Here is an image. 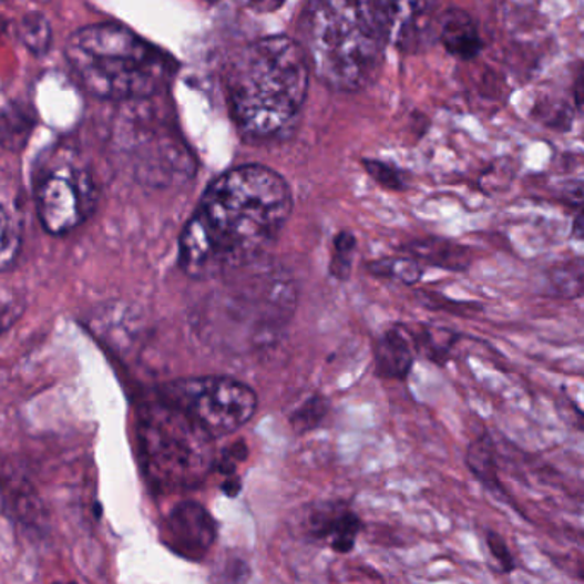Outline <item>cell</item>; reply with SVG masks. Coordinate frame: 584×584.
Listing matches in <instances>:
<instances>
[{
  "instance_id": "cell-11",
  "label": "cell",
  "mask_w": 584,
  "mask_h": 584,
  "mask_svg": "<svg viewBox=\"0 0 584 584\" xmlns=\"http://www.w3.org/2000/svg\"><path fill=\"white\" fill-rule=\"evenodd\" d=\"M439 40L449 55L460 61H473L483 49L475 21L461 9H449L439 21Z\"/></svg>"
},
{
  "instance_id": "cell-18",
  "label": "cell",
  "mask_w": 584,
  "mask_h": 584,
  "mask_svg": "<svg viewBox=\"0 0 584 584\" xmlns=\"http://www.w3.org/2000/svg\"><path fill=\"white\" fill-rule=\"evenodd\" d=\"M370 271L382 278L398 279V281L414 285L422 278V269L414 259H385L370 264Z\"/></svg>"
},
{
  "instance_id": "cell-7",
  "label": "cell",
  "mask_w": 584,
  "mask_h": 584,
  "mask_svg": "<svg viewBox=\"0 0 584 584\" xmlns=\"http://www.w3.org/2000/svg\"><path fill=\"white\" fill-rule=\"evenodd\" d=\"M96 204L93 181L84 170L55 166L40 178L37 212L47 232L64 235L86 222Z\"/></svg>"
},
{
  "instance_id": "cell-25",
  "label": "cell",
  "mask_w": 584,
  "mask_h": 584,
  "mask_svg": "<svg viewBox=\"0 0 584 584\" xmlns=\"http://www.w3.org/2000/svg\"><path fill=\"white\" fill-rule=\"evenodd\" d=\"M581 99H583V74L580 72L574 83V100H576L577 109H581Z\"/></svg>"
},
{
  "instance_id": "cell-22",
  "label": "cell",
  "mask_w": 584,
  "mask_h": 584,
  "mask_svg": "<svg viewBox=\"0 0 584 584\" xmlns=\"http://www.w3.org/2000/svg\"><path fill=\"white\" fill-rule=\"evenodd\" d=\"M552 287L562 291V297H577L583 288V266L580 260L555 268L551 275Z\"/></svg>"
},
{
  "instance_id": "cell-21",
  "label": "cell",
  "mask_w": 584,
  "mask_h": 584,
  "mask_svg": "<svg viewBox=\"0 0 584 584\" xmlns=\"http://www.w3.org/2000/svg\"><path fill=\"white\" fill-rule=\"evenodd\" d=\"M363 168L377 184L388 191H404L407 187V174L398 166L379 162V160H363Z\"/></svg>"
},
{
  "instance_id": "cell-10",
  "label": "cell",
  "mask_w": 584,
  "mask_h": 584,
  "mask_svg": "<svg viewBox=\"0 0 584 584\" xmlns=\"http://www.w3.org/2000/svg\"><path fill=\"white\" fill-rule=\"evenodd\" d=\"M414 345L407 329H389L373 347L377 376L382 379H404L414 362Z\"/></svg>"
},
{
  "instance_id": "cell-24",
  "label": "cell",
  "mask_w": 584,
  "mask_h": 584,
  "mask_svg": "<svg viewBox=\"0 0 584 584\" xmlns=\"http://www.w3.org/2000/svg\"><path fill=\"white\" fill-rule=\"evenodd\" d=\"M223 494L228 495V498H237L240 494L242 482L238 477H228L225 479V482L222 483Z\"/></svg>"
},
{
  "instance_id": "cell-12",
  "label": "cell",
  "mask_w": 584,
  "mask_h": 584,
  "mask_svg": "<svg viewBox=\"0 0 584 584\" xmlns=\"http://www.w3.org/2000/svg\"><path fill=\"white\" fill-rule=\"evenodd\" d=\"M407 250L417 259H423L426 263L436 264L439 268L451 269V271H464L471 263L470 250L464 245L452 244L442 238H423V240L411 242Z\"/></svg>"
},
{
  "instance_id": "cell-14",
  "label": "cell",
  "mask_w": 584,
  "mask_h": 584,
  "mask_svg": "<svg viewBox=\"0 0 584 584\" xmlns=\"http://www.w3.org/2000/svg\"><path fill=\"white\" fill-rule=\"evenodd\" d=\"M467 461L468 467L473 471V475H475L480 482L485 483L490 489H494V486L499 485L494 444H492L490 438L483 436V438L471 442L470 449H468Z\"/></svg>"
},
{
  "instance_id": "cell-23",
  "label": "cell",
  "mask_w": 584,
  "mask_h": 584,
  "mask_svg": "<svg viewBox=\"0 0 584 584\" xmlns=\"http://www.w3.org/2000/svg\"><path fill=\"white\" fill-rule=\"evenodd\" d=\"M486 546H489L490 555L498 562V567L501 573H513L516 567L513 554L509 551L508 543L498 533H486Z\"/></svg>"
},
{
  "instance_id": "cell-20",
  "label": "cell",
  "mask_w": 584,
  "mask_h": 584,
  "mask_svg": "<svg viewBox=\"0 0 584 584\" xmlns=\"http://www.w3.org/2000/svg\"><path fill=\"white\" fill-rule=\"evenodd\" d=\"M250 567L240 555L226 554L212 574L213 584H247Z\"/></svg>"
},
{
  "instance_id": "cell-2",
  "label": "cell",
  "mask_w": 584,
  "mask_h": 584,
  "mask_svg": "<svg viewBox=\"0 0 584 584\" xmlns=\"http://www.w3.org/2000/svg\"><path fill=\"white\" fill-rule=\"evenodd\" d=\"M310 69L297 40L266 37L242 47L225 69L226 102L247 143L294 136L309 94Z\"/></svg>"
},
{
  "instance_id": "cell-1",
  "label": "cell",
  "mask_w": 584,
  "mask_h": 584,
  "mask_svg": "<svg viewBox=\"0 0 584 584\" xmlns=\"http://www.w3.org/2000/svg\"><path fill=\"white\" fill-rule=\"evenodd\" d=\"M294 209L285 177L268 166H235L204 191L181 235L178 260L185 275L215 279L263 259Z\"/></svg>"
},
{
  "instance_id": "cell-16",
  "label": "cell",
  "mask_w": 584,
  "mask_h": 584,
  "mask_svg": "<svg viewBox=\"0 0 584 584\" xmlns=\"http://www.w3.org/2000/svg\"><path fill=\"white\" fill-rule=\"evenodd\" d=\"M355 249H357V238L351 232H339L336 235L335 249H332L331 264H329L332 278L339 281H347L350 278Z\"/></svg>"
},
{
  "instance_id": "cell-3",
  "label": "cell",
  "mask_w": 584,
  "mask_h": 584,
  "mask_svg": "<svg viewBox=\"0 0 584 584\" xmlns=\"http://www.w3.org/2000/svg\"><path fill=\"white\" fill-rule=\"evenodd\" d=\"M400 4L391 2H310L298 18V45L310 72L341 93L366 90L376 81Z\"/></svg>"
},
{
  "instance_id": "cell-9",
  "label": "cell",
  "mask_w": 584,
  "mask_h": 584,
  "mask_svg": "<svg viewBox=\"0 0 584 584\" xmlns=\"http://www.w3.org/2000/svg\"><path fill=\"white\" fill-rule=\"evenodd\" d=\"M310 532L322 540L336 554H350L355 549L362 521L351 509L331 504L314 513L310 518Z\"/></svg>"
},
{
  "instance_id": "cell-15",
  "label": "cell",
  "mask_w": 584,
  "mask_h": 584,
  "mask_svg": "<svg viewBox=\"0 0 584 584\" xmlns=\"http://www.w3.org/2000/svg\"><path fill=\"white\" fill-rule=\"evenodd\" d=\"M21 250V235H19L16 219L8 207L0 203V271H8L18 260Z\"/></svg>"
},
{
  "instance_id": "cell-13",
  "label": "cell",
  "mask_w": 584,
  "mask_h": 584,
  "mask_svg": "<svg viewBox=\"0 0 584 584\" xmlns=\"http://www.w3.org/2000/svg\"><path fill=\"white\" fill-rule=\"evenodd\" d=\"M33 131V121L27 110L9 109L0 112V146L21 150Z\"/></svg>"
},
{
  "instance_id": "cell-4",
  "label": "cell",
  "mask_w": 584,
  "mask_h": 584,
  "mask_svg": "<svg viewBox=\"0 0 584 584\" xmlns=\"http://www.w3.org/2000/svg\"><path fill=\"white\" fill-rule=\"evenodd\" d=\"M65 59L78 83L102 100L147 99L174 74L166 53L115 23L75 31L65 45Z\"/></svg>"
},
{
  "instance_id": "cell-19",
  "label": "cell",
  "mask_w": 584,
  "mask_h": 584,
  "mask_svg": "<svg viewBox=\"0 0 584 584\" xmlns=\"http://www.w3.org/2000/svg\"><path fill=\"white\" fill-rule=\"evenodd\" d=\"M328 408L329 404L325 398H320V396L309 398L306 403L291 413L290 423L295 432L306 433L309 430L317 429L320 423L325 422Z\"/></svg>"
},
{
  "instance_id": "cell-26",
  "label": "cell",
  "mask_w": 584,
  "mask_h": 584,
  "mask_svg": "<svg viewBox=\"0 0 584 584\" xmlns=\"http://www.w3.org/2000/svg\"><path fill=\"white\" fill-rule=\"evenodd\" d=\"M53 584H75L74 581H57V583Z\"/></svg>"
},
{
  "instance_id": "cell-8",
  "label": "cell",
  "mask_w": 584,
  "mask_h": 584,
  "mask_svg": "<svg viewBox=\"0 0 584 584\" xmlns=\"http://www.w3.org/2000/svg\"><path fill=\"white\" fill-rule=\"evenodd\" d=\"M162 535L170 552L185 561L199 562L218 539V523L199 502H178L166 514Z\"/></svg>"
},
{
  "instance_id": "cell-17",
  "label": "cell",
  "mask_w": 584,
  "mask_h": 584,
  "mask_svg": "<svg viewBox=\"0 0 584 584\" xmlns=\"http://www.w3.org/2000/svg\"><path fill=\"white\" fill-rule=\"evenodd\" d=\"M19 31H21L24 45L31 52L45 53L50 43H52V30H50L49 21L42 14H38V12L24 16Z\"/></svg>"
},
{
  "instance_id": "cell-5",
  "label": "cell",
  "mask_w": 584,
  "mask_h": 584,
  "mask_svg": "<svg viewBox=\"0 0 584 584\" xmlns=\"http://www.w3.org/2000/svg\"><path fill=\"white\" fill-rule=\"evenodd\" d=\"M215 439L165 401L147 404L137 417V445L151 485L163 492L201 485L215 468Z\"/></svg>"
},
{
  "instance_id": "cell-6",
  "label": "cell",
  "mask_w": 584,
  "mask_h": 584,
  "mask_svg": "<svg viewBox=\"0 0 584 584\" xmlns=\"http://www.w3.org/2000/svg\"><path fill=\"white\" fill-rule=\"evenodd\" d=\"M160 400L177 408L212 439L237 432L257 411L256 391L232 377L177 379L163 386Z\"/></svg>"
}]
</instances>
